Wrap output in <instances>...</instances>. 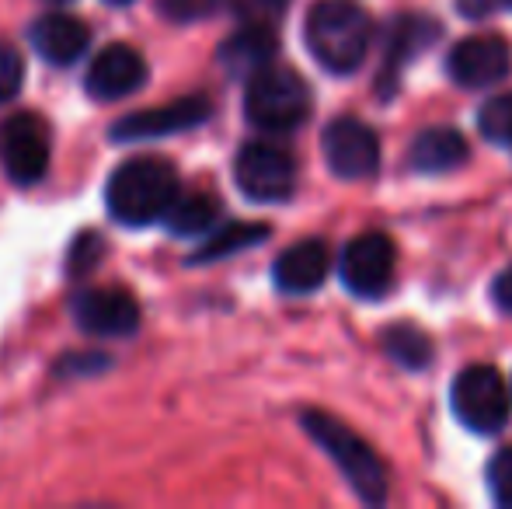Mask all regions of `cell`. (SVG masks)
<instances>
[{
    "label": "cell",
    "mask_w": 512,
    "mask_h": 509,
    "mask_svg": "<svg viewBox=\"0 0 512 509\" xmlns=\"http://www.w3.org/2000/svg\"><path fill=\"white\" fill-rule=\"evenodd\" d=\"M307 49L328 74H352L370 53L373 21L352 0H317L307 14Z\"/></svg>",
    "instance_id": "cell-1"
},
{
    "label": "cell",
    "mask_w": 512,
    "mask_h": 509,
    "mask_svg": "<svg viewBox=\"0 0 512 509\" xmlns=\"http://www.w3.org/2000/svg\"><path fill=\"white\" fill-rule=\"evenodd\" d=\"M178 196V175L168 161L136 157L112 171L105 189V203L112 220L126 227H147L164 217L171 199Z\"/></svg>",
    "instance_id": "cell-2"
},
{
    "label": "cell",
    "mask_w": 512,
    "mask_h": 509,
    "mask_svg": "<svg viewBox=\"0 0 512 509\" xmlns=\"http://www.w3.org/2000/svg\"><path fill=\"white\" fill-rule=\"evenodd\" d=\"M307 436L335 461V468L345 475V482L356 489V496L366 506H380L387 499V471L380 464V457L373 454V447L356 436L349 426H342L338 419H331L328 412H304L300 415Z\"/></svg>",
    "instance_id": "cell-3"
},
{
    "label": "cell",
    "mask_w": 512,
    "mask_h": 509,
    "mask_svg": "<svg viewBox=\"0 0 512 509\" xmlns=\"http://www.w3.org/2000/svg\"><path fill=\"white\" fill-rule=\"evenodd\" d=\"M310 88L307 81L290 67H262L248 77L244 91V116L251 126L269 129V133H290L304 126L310 116Z\"/></svg>",
    "instance_id": "cell-4"
},
{
    "label": "cell",
    "mask_w": 512,
    "mask_h": 509,
    "mask_svg": "<svg viewBox=\"0 0 512 509\" xmlns=\"http://www.w3.org/2000/svg\"><path fill=\"white\" fill-rule=\"evenodd\" d=\"M450 405H453V415H457L471 433L492 436L509 422L512 398H509L506 381L499 377V370L485 367V363H474V367L457 374L453 391H450Z\"/></svg>",
    "instance_id": "cell-5"
},
{
    "label": "cell",
    "mask_w": 512,
    "mask_h": 509,
    "mask_svg": "<svg viewBox=\"0 0 512 509\" xmlns=\"http://www.w3.org/2000/svg\"><path fill=\"white\" fill-rule=\"evenodd\" d=\"M237 189L255 203H286L297 189V164L283 147L244 143L234 161Z\"/></svg>",
    "instance_id": "cell-6"
},
{
    "label": "cell",
    "mask_w": 512,
    "mask_h": 509,
    "mask_svg": "<svg viewBox=\"0 0 512 509\" xmlns=\"http://www.w3.org/2000/svg\"><path fill=\"white\" fill-rule=\"evenodd\" d=\"M321 150L328 161L331 175L345 178V182H363L380 168V140L366 123L352 116H342L335 123L324 126Z\"/></svg>",
    "instance_id": "cell-7"
},
{
    "label": "cell",
    "mask_w": 512,
    "mask_h": 509,
    "mask_svg": "<svg viewBox=\"0 0 512 509\" xmlns=\"http://www.w3.org/2000/svg\"><path fill=\"white\" fill-rule=\"evenodd\" d=\"M394 269H398V248L380 231L359 234L342 252V283L356 297H380V293H387Z\"/></svg>",
    "instance_id": "cell-8"
},
{
    "label": "cell",
    "mask_w": 512,
    "mask_h": 509,
    "mask_svg": "<svg viewBox=\"0 0 512 509\" xmlns=\"http://www.w3.org/2000/svg\"><path fill=\"white\" fill-rule=\"evenodd\" d=\"M512 70V46L502 35H474L450 49L446 74L457 88L481 91L499 84Z\"/></svg>",
    "instance_id": "cell-9"
},
{
    "label": "cell",
    "mask_w": 512,
    "mask_h": 509,
    "mask_svg": "<svg viewBox=\"0 0 512 509\" xmlns=\"http://www.w3.org/2000/svg\"><path fill=\"white\" fill-rule=\"evenodd\" d=\"M439 39V25L425 14H401L387 25L384 32V67L377 74V95L391 98L398 91V77L405 63L415 60L418 53Z\"/></svg>",
    "instance_id": "cell-10"
},
{
    "label": "cell",
    "mask_w": 512,
    "mask_h": 509,
    "mask_svg": "<svg viewBox=\"0 0 512 509\" xmlns=\"http://www.w3.org/2000/svg\"><path fill=\"white\" fill-rule=\"evenodd\" d=\"M74 321L91 335L122 339L140 328V304L126 290H81L74 297Z\"/></svg>",
    "instance_id": "cell-11"
},
{
    "label": "cell",
    "mask_w": 512,
    "mask_h": 509,
    "mask_svg": "<svg viewBox=\"0 0 512 509\" xmlns=\"http://www.w3.org/2000/svg\"><path fill=\"white\" fill-rule=\"evenodd\" d=\"M213 112V105L206 98L192 95V98H178L171 105H157V109H143L133 116L119 119L112 126V140L119 143H133V140H154V136H171V133H185V129L203 126Z\"/></svg>",
    "instance_id": "cell-12"
},
{
    "label": "cell",
    "mask_w": 512,
    "mask_h": 509,
    "mask_svg": "<svg viewBox=\"0 0 512 509\" xmlns=\"http://www.w3.org/2000/svg\"><path fill=\"white\" fill-rule=\"evenodd\" d=\"M4 168L14 185H35L49 168V129L39 116H14L4 126Z\"/></svg>",
    "instance_id": "cell-13"
},
{
    "label": "cell",
    "mask_w": 512,
    "mask_h": 509,
    "mask_svg": "<svg viewBox=\"0 0 512 509\" xmlns=\"http://www.w3.org/2000/svg\"><path fill=\"white\" fill-rule=\"evenodd\" d=\"M147 81V63L126 42H115V46L102 49L95 56V63L88 67L84 77V88L95 102H115V98L133 95L140 84Z\"/></svg>",
    "instance_id": "cell-14"
},
{
    "label": "cell",
    "mask_w": 512,
    "mask_h": 509,
    "mask_svg": "<svg viewBox=\"0 0 512 509\" xmlns=\"http://www.w3.org/2000/svg\"><path fill=\"white\" fill-rule=\"evenodd\" d=\"M91 32L84 21L70 18V14H42L32 25V46L42 60L56 63V67H70L88 53Z\"/></svg>",
    "instance_id": "cell-15"
},
{
    "label": "cell",
    "mask_w": 512,
    "mask_h": 509,
    "mask_svg": "<svg viewBox=\"0 0 512 509\" xmlns=\"http://www.w3.org/2000/svg\"><path fill=\"white\" fill-rule=\"evenodd\" d=\"M331 269V252L324 241H300L276 258L272 279L283 293H314Z\"/></svg>",
    "instance_id": "cell-16"
},
{
    "label": "cell",
    "mask_w": 512,
    "mask_h": 509,
    "mask_svg": "<svg viewBox=\"0 0 512 509\" xmlns=\"http://www.w3.org/2000/svg\"><path fill=\"white\" fill-rule=\"evenodd\" d=\"M471 147H467L464 133H457L453 126H432L411 140L408 147V168L418 175H443L467 161Z\"/></svg>",
    "instance_id": "cell-17"
},
{
    "label": "cell",
    "mask_w": 512,
    "mask_h": 509,
    "mask_svg": "<svg viewBox=\"0 0 512 509\" xmlns=\"http://www.w3.org/2000/svg\"><path fill=\"white\" fill-rule=\"evenodd\" d=\"M276 32L269 25H244L241 32H234L227 42L220 46V63L230 77H244L258 74L262 67H269L276 60Z\"/></svg>",
    "instance_id": "cell-18"
},
{
    "label": "cell",
    "mask_w": 512,
    "mask_h": 509,
    "mask_svg": "<svg viewBox=\"0 0 512 509\" xmlns=\"http://www.w3.org/2000/svg\"><path fill=\"white\" fill-rule=\"evenodd\" d=\"M216 213H220V206H216V199L209 192H189V196L171 199V206L164 210L161 220L171 234L192 238V234H206L213 227Z\"/></svg>",
    "instance_id": "cell-19"
},
{
    "label": "cell",
    "mask_w": 512,
    "mask_h": 509,
    "mask_svg": "<svg viewBox=\"0 0 512 509\" xmlns=\"http://www.w3.org/2000/svg\"><path fill=\"white\" fill-rule=\"evenodd\" d=\"M380 346H384V353L391 356L398 367L425 370L432 363V339L418 325H408V321L387 325L384 332H380Z\"/></svg>",
    "instance_id": "cell-20"
},
{
    "label": "cell",
    "mask_w": 512,
    "mask_h": 509,
    "mask_svg": "<svg viewBox=\"0 0 512 509\" xmlns=\"http://www.w3.org/2000/svg\"><path fill=\"white\" fill-rule=\"evenodd\" d=\"M269 238V227L265 224H227L223 231L209 234L206 245H199V252L192 255V262L203 265V262H220V258L241 252V248H255Z\"/></svg>",
    "instance_id": "cell-21"
},
{
    "label": "cell",
    "mask_w": 512,
    "mask_h": 509,
    "mask_svg": "<svg viewBox=\"0 0 512 509\" xmlns=\"http://www.w3.org/2000/svg\"><path fill=\"white\" fill-rule=\"evenodd\" d=\"M478 126H481V133H485L488 140L499 143V147H506L512 154V95L492 98V102L481 109Z\"/></svg>",
    "instance_id": "cell-22"
},
{
    "label": "cell",
    "mask_w": 512,
    "mask_h": 509,
    "mask_svg": "<svg viewBox=\"0 0 512 509\" xmlns=\"http://www.w3.org/2000/svg\"><path fill=\"white\" fill-rule=\"evenodd\" d=\"M105 255V241L98 238L95 231H84L77 234V241L70 245V262H67V276L70 279H81L88 276L91 269L98 265V258Z\"/></svg>",
    "instance_id": "cell-23"
},
{
    "label": "cell",
    "mask_w": 512,
    "mask_h": 509,
    "mask_svg": "<svg viewBox=\"0 0 512 509\" xmlns=\"http://www.w3.org/2000/svg\"><path fill=\"white\" fill-rule=\"evenodd\" d=\"M488 489L499 506H512V447L499 450L488 464Z\"/></svg>",
    "instance_id": "cell-24"
},
{
    "label": "cell",
    "mask_w": 512,
    "mask_h": 509,
    "mask_svg": "<svg viewBox=\"0 0 512 509\" xmlns=\"http://www.w3.org/2000/svg\"><path fill=\"white\" fill-rule=\"evenodd\" d=\"M223 7V0H161V14L175 21H199L213 18Z\"/></svg>",
    "instance_id": "cell-25"
},
{
    "label": "cell",
    "mask_w": 512,
    "mask_h": 509,
    "mask_svg": "<svg viewBox=\"0 0 512 509\" xmlns=\"http://www.w3.org/2000/svg\"><path fill=\"white\" fill-rule=\"evenodd\" d=\"M21 77H25V67H21V56L14 53L11 46H0V105L11 102L21 88Z\"/></svg>",
    "instance_id": "cell-26"
},
{
    "label": "cell",
    "mask_w": 512,
    "mask_h": 509,
    "mask_svg": "<svg viewBox=\"0 0 512 509\" xmlns=\"http://www.w3.org/2000/svg\"><path fill=\"white\" fill-rule=\"evenodd\" d=\"M492 297H495V304H499L502 311L512 314V265H509V269H502L499 279L492 283Z\"/></svg>",
    "instance_id": "cell-27"
},
{
    "label": "cell",
    "mask_w": 512,
    "mask_h": 509,
    "mask_svg": "<svg viewBox=\"0 0 512 509\" xmlns=\"http://www.w3.org/2000/svg\"><path fill=\"white\" fill-rule=\"evenodd\" d=\"M262 11H272V14H283L286 7H290V0H255Z\"/></svg>",
    "instance_id": "cell-28"
},
{
    "label": "cell",
    "mask_w": 512,
    "mask_h": 509,
    "mask_svg": "<svg viewBox=\"0 0 512 509\" xmlns=\"http://www.w3.org/2000/svg\"><path fill=\"white\" fill-rule=\"evenodd\" d=\"M108 4H129V0H108Z\"/></svg>",
    "instance_id": "cell-29"
},
{
    "label": "cell",
    "mask_w": 512,
    "mask_h": 509,
    "mask_svg": "<svg viewBox=\"0 0 512 509\" xmlns=\"http://www.w3.org/2000/svg\"><path fill=\"white\" fill-rule=\"evenodd\" d=\"M506 4H509V7H512V0H506Z\"/></svg>",
    "instance_id": "cell-30"
}]
</instances>
